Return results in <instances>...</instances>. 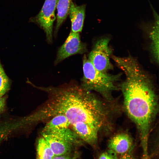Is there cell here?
Listing matches in <instances>:
<instances>
[{
	"label": "cell",
	"mask_w": 159,
	"mask_h": 159,
	"mask_svg": "<svg viewBox=\"0 0 159 159\" xmlns=\"http://www.w3.org/2000/svg\"><path fill=\"white\" fill-rule=\"evenodd\" d=\"M113 59L125 76L121 85L125 109L136 125L142 145L145 147L158 109L153 83L137 60L131 55L114 56Z\"/></svg>",
	"instance_id": "6da1fadb"
},
{
	"label": "cell",
	"mask_w": 159,
	"mask_h": 159,
	"mask_svg": "<svg viewBox=\"0 0 159 159\" xmlns=\"http://www.w3.org/2000/svg\"><path fill=\"white\" fill-rule=\"evenodd\" d=\"M44 90L48 93V99L40 113L43 120L62 115L71 125L83 122L100 131L109 125L110 111L107 105L81 85L71 83Z\"/></svg>",
	"instance_id": "7a4b0ae2"
},
{
	"label": "cell",
	"mask_w": 159,
	"mask_h": 159,
	"mask_svg": "<svg viewBox=\"0 0 159 159\" xmlns=\"http://www.w3.org/2000/svg\"><path fill=\"white\" fill-rule=\"evenodd\" d=\"M83 71L81 86L90 91H96L107 100H110L112 92L117 88L116 82L121 74H113L98 70L85 55L83 59Z\"/></svg>",
	"instance_id": "3957f363"
},
{
	"label": "cell",
	"mask_w": 159,
	"mask_h": 159,
	"mask_svg": "<svg viewBox=\"0 0 159 159\" xmlns=\"http://www.w3.org/2000/svg\"><path fill=\"white\" fill-rule=\"evenodd\" d=\"M110 40L108 37L98 40L88 57V59L95 69L103 72H108L113 69L110 60L112 51L109 45Z\"/></svg>",
	"instance_id": "277c9868"
},
{
	"label": "cell",
	"mask_w": 159,
	"mask_h": 159,
	"mask_svg": "<svg viewBox=\"0 0 159 159\" xmlns=\"http://www.w3.org/2000/svg\"><path fill=\"white\" fill-rule=\"evenodd\" d=\"M57 0H45L39 13L30 21L38 24L44 30L48 42L52 41L53 27L56 19Z\"/></svg>",
	"instance_id": "5b68a950"
},
{
	"label": "cell",
	"mask_w": 159,
	"mask_h": 159,
	"mask_svg": "<svg viewBox=\"0 0 159 159\" xmlns=\"http://www.w3.org/2000/svg\"><path fill=\"white\" fill-rule=\"evenodd\" d=\"M87 50L86 45L81 40L79 33L71 31L59 49L54 64H57L73 55L83 54Z\"/></svg>",
	"instance_id": "8992f818"
},
{
	"label": "cell",
	"mask_w": 159,
	"mask_h": 159,
	"mask_svg": "<svg viewBox=\"0 0 159 159\" xmlns=\"http://www.w3.org/2000/svg\"><path fill=\"white\" fill-rule=\"evenodd\" d=\"M71 126L73 130L80 139L92 146L97 145L100 131L97 128L83 122H77Z\"/></svg>",
	"instance_id": "52a82bcc"
},
{
	"label": "cell",
	"mask_w": 159,
	"mask_h": 159,
	"mask_svg": "<svg viewBox=\"0 0 159 159\" xmlns=\"http://www.w3.org/2000/svg\"><path fill=\"white\" fill-rule=\"evenodd\" d=\"M133 139L128 133L122 132L112 137L108 144L109 150L117 154H122L126 153L132 148Z\"/></svg>",
	"instance_id": "ba28073f"
},
{
	"label": "cell",
	"mask_w": 159,
	"mask_h": 159,
	"mask_svg": "<svg viewBox=\"0 0 159 159\" xmlns=\"http://www.w3.org/2000/svg\"><path fill=\"white\" fill-rule=\"evenodd\" d=\"M86 5L78 6L72 2L68 14L71 23V30L74 32L79 33L82 30L85 16Z\"/></svg>",
	"instance_id": "9c48e42d"
},
{
	"label": "cell",
	"mask_w": 159,
	"mask_h": 159,
	"mask_svg": "<svg viewBox=\"0 0 159 159\" xmlns=\"http://www.w3.org/2000/svg\"><path fill=\"white\" fill-rule=\"evenodd\" d=\"M42 135L55 156L67 155L71 151L74 145L62 139L52 135L44 133H42Z\"/></svg>",
	"instance_id": "30bf717a"
},
{
	"label": "cell",
	"mask_w": 159,
	"mask_h": 159,
	"mask_svg": "<svg viewBox=\"0 0 159 159\" xmlns=\"http://www.w3.org/2000/svg\"><path fill=\"white\" fill-rule=\"evenodd\" d=\"M155 21L152 23L146 25L149 29V36L150 40V49L155 61L159 62V16L153 10Z\"/></svg>",
	"instance_id": "8fae6325"
},
{
	"label": "cell",
	"mask_w": 159,
	"mask_h": 159,
	"mask_svg": "<svg viewBox=\"0 0 159 159\" xmlns=\"http://www.w3.org/2000/svg\"><path fill=\"white\" fill-rule=\"evenodd\" d=\"M73 0H57V22L54 31L55 36L66 20L68 14L70 6Z\"/></svg>",
	"instance_id": "7c38bea8"
},
{
	"label": "cell",
	"mask_w": 159,
	"mask_h": 159,
	"mask_svg": "<svg viewBox=\"0 0 159 159\" xmlns=\"http://www.w3.org/2000/svg\"><path fill=\"white\" fill-rule=\"evenodd\" d=\"M70 123L63 115H58L53 117L46 124L42 133H47L52 131L69 127Z\"/></svg>",
	"instance_id": "4fadbf2b"
},
{
	"label": "cell",
	"mask_w": 159,
	"mask_h": 159,
	"mask_svg": "<svg viewBox=\"0 0 159 159\" xmlns=\"http://www.w3.org/2000/svg\"><path fill=\"white\" fill-rule=\"evenodd\" d=\"M37 159H53L55 156L43 137L40 138L37 142Z\"/></svg>",
	"instance_id": "5bb4252c"
},
{
	"label": "cell",
	"mask_w": 159,
	"mask_h": 159,
	"mask_svg": "<svg viewBox=\"0 0 159 159\" xmlns=\"http://www.w3.org/2000/svg\"><path fill=\"white\" fill-rule=\"evenodd\" d=\"M10 86L9 78L0 62V96H3L8 91Z\"/></svg>",
	"instance_id": "9a60e30c"
},
{
	"label": "cell",
	"mask_w": 159,
	"mask_h": 159,
	"mask_svg": "<svg viewBox=\"0 0 159 159\" xmlns=\"http://www.w3.org/2000/svg\"><path fill=\"white\" fill-rule=\"evenodd\" d=\"M98 159H119L117 154L112 151L108 150L102 153L99 156Z\"/></svg>",
	"instance_id": "2e32d148"
},
{
	"label": "cell",
	"mask_w": 159,
	"mask_h": 159,
	"mask_svg": "<svg viewBox=\"0 0 159 159\" xmlns=\"http://www.w3.org/2000/svg\"><path fill=\"white\" fill-rule=\"evenodd\" d=\"M132 150L128 152L120 155L121 156L119 159H132V155L131 154V151Z\"/></svg>",
	"instance_id": "e0dca14e"
},
{
	"label": "cell",
	"mask_w": 159,
	"mask_h": 159,
	"mask_svg": "<svg viewBox=\"0 0 159 159\" xmlns=\"http://www.w3.org/2000/svg\"><path fill=\"white\" fill-rule=\"evenodd\" d=\"M53 159H76L75 157L67 155L55 156Z\"/></svg>",
	"instance_id": "ac0fdd59"
},
{
	"label": "cell",
	"mask_w": 159,
	"mask_h": 159,
	"mask_svg": "<svg viewBox=\"0 0 159 159\" xmlns=\"http://www.w3.org/2000/svg\"><path fill=\"white\" fill-rule=\"evenodd\" d=\"M5 102V98L0 96V114L3 111L4 108Z\"/></svg>",
	"instance_id": "d6986e66"
}]
</instances>
